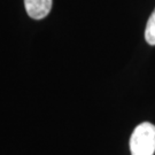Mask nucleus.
Returning <instances> with one entry per match:
<instances>
[{
    "mask_svg": "<svg viewBox=\"0 0 155 155\" xmlns=\"http://www.w3.org/2000/svg\"><path fill=\"white\" fill-rule=\"evenodd\" d=\"M131 155H154L155 125L150 122L140 123L130 138Z\"/></svg>",
    "mask_w": 155,
    "mask_h": 155,
    "instance_id": "nucleus-1",
    "label": "nucleus"
},
{
    "mask_svg": "<svg viewBox=\"0 0 155 155\" xmlns=\"http://www.w3.org/2000/svg\"><path fill=\"white\" fill-rule=\"evenodd\" d=\"M53 0H24L28 15L33 20H43L50 14Z\"/></svg>",
    "mask_w": 155,
    "mask_h": 155,
    "instance_id": "nucleus-2",
    "label": "nucleus"
},
{
    "mask_svg": "<svg viewBox=\"0 0 155 155\" xmlns=\"http://www.w3.org/2000/svg\"><path fill=\"white\" fill-rule=\"evenodd\" d=\"M145 39L150 45H155V9L150 14L145 29Z\"/></svg>",
    "mask_w": 155,
    "mask_h": 155,
    "instance_id": "nucleus-3",
    "label": "nucleus"
}]
</instances>
